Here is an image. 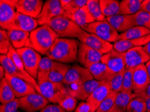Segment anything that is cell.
<instances>
[{"label":"cell","instance_id":"cell-1","mask_svg":"<svg viewBox=\"0 0 150 112\" xmlns=\"http://www.w3.org/2000/svg\"><path fill=\"white\" fill-rule=\"evenodd\" d=\"M79 42L74 38H58L47 52V56L51 60L64 64L78 61Z\"/></svg>","mask_w":150,"mask_h":112},{"label":"cell","instance_id":"cell-2","mask_svg":"<svg viewBox=\"0 0 150 112\" xmlns=\"http://www.w3.org/2000/svg\"><path fill=\"white\" fill-rule=\"evenodd\" d=\"M58 38L57 34L51 27L43 25L31 32L25 47L31 48L40 54L47 55Z\"/></svg>","mask_w":150,"mask_h":112},{"label":"cell","instance_id":"cell-3","mask_svg":"<svg viewBox=\"0 0 150 112\" xmlns=\"http://www.w3.org/2000/svg\"><path fill=\"white\" fill-rule=\"evenodd\" d=\"M47 25L55 32L59 38L78 39L79 36L83 31L82 28L71 20L63 15L54 18Z\"/></svg>","mask_w":150,"mask_h":112},{"label":"cell","instance_id":"cell-4","mask_svg":"<svg viewBox=\"0 0 150 112\" xmlns=\"http://www.w3.org/2000/svg\"><path fill=\"white\" fill-rule=\"evenodd\" d=\"M84 31L94 34L102 39L109 42H116L119 34L106 20L96 21L88 24L83 28Z\"/></svg>","mask_w":150,"mask_h":112},{"label":"cell","instance_id":"cell-5","mask_svg":"<svg viewBox=\"0 0 150 112\" xmlns=\"http://www.w3.org/2000/svg\"><path fill=\"white\" fill-rule=\"evenodd\" d=\"M17 52L24 64L25 69L33 78L37 79L38 69L42 59L40 54L29 47L17 49Z\"/></svg>","mask_w":150,"mask_h":112},{"label":"cell","instance_id":"cell-6","mask_svg":"<svg viewBox=\"0 0 150 112\" xmlns=\"http://www.w3.org/2000/svg\"><path fill=\"white\" fill-rule=\"evenodd\" d=\"M40 92L43 97L52 104H57L63 95L68 93L67 87L63 83H53L47 81L38 83Z\"/></svg>","mask_w":150,"mask_h":112},{"label":"cell","instance_id":"cell-7","mask_svg":"<svg viewBox=\"0 0 150 112\" xmlns=\"http://www.w3.org/2000/svg\"><path fill=\"white\" fill-rule=\"evenodd\" d=\"M94 79L88 68L79 65L72 66L68 70L63 84L67 86H79Z\"/></svg>","mask_w":150,"mask_h":112},{"label":"cell","instance_id":"cell-8","mask_svg":"<svg viewBox=\"0 0 150 112\" xmlns=\"http://www.w3.org/2000/svg\"><path fill=\"white\" fill-rule=\"evenodd\" d=\"M101 62L115 75L123 72L126 69L125 52H118L114 49L102 56Z\"/></svg>","mask_w":150,"mask_h":112},{"label":"cell","instance_id":"cell-9","mask_svg":"<svg viewBox=\"0 0 150 112\" xmlns=\"http://www.w3.org/2000/svg\"><path fill=\"white\" fill-rule=\"evenodd\" d=\"M78 40H79L80 42L83 43L103 54L108 53L114 49L113 44L110 42L102 39L94 34L89 33L84 30L79 36Z\"/></svg>","mask_w":150,"mask_h":112},{"label":"cell","instance_id":"cell-10","mask_svg":"<svg viewBox=\"0 0 150 112\" xmlns=\"http://www.w3.org/2000/svg\"><path fill=\"white\" fill-rule=\"evenodd\" d=\"M63 15V10L60 1L59 0H47L44 3L41 12L36 20L38 25H47L54 18Z\"/></svg>","mask_w":150,"mask_h":112},{"label":"cell","instance_id":"cell-11","mask_svg":"<svg viewBox=\"0 0 150 112\" xmlns=\"http://www.w3.org/2000/svg\"><path fill=\"white\" fill-rule=\"evenodd\" d=\"M20 108L25 112H36L48 106L49 101L41 94L36 93L18 98Z\"/></svg>","mask_w":150,"mask_h":112},{"label":"cell","instance_id":"cell-12","mask_svg":"<svg viewBox=\"0 0 150 112\" xmlns=\"http://www.w3.org/2000/svg\"><path fill=\"white\" fill-rule=\"evenodd\" d=\"M104 54L79 42L78 61L83 67L88 68L95 63L101 62Z\"/></svg>","mask_w":150,"mask_h":112},{"label":"cell","instance_id":"cell-13","mask_svg":"<svg viewBox=\"0 0 150 112\" xmlns=\"http://www.w3.org/2000/svg\"><path fill=\"white\" fill-rule=\"evenodd\" d=\"M16 0H1L0 1V26L1 30L8 31L12 24L15 15Z\"/></svg>","mask_w":150,"mask_h":112},{"label":"cell","instance_id":"cell-14","mask_svg":"<svg viewBox=\"0 0 150 112\" xmlns=\"http://www.w3.org/2000/svg\"><path fill=\"white\" fill-rule=\"evenodd\" d=\"M44 3L41 0H16V10L18 13L36 19L41 12Z\"/></svg>","mask_w":150,"mask_h":112},{"label":"cell","instance_id":"cell-15","mask_svg":"<svg viewBox=\"0 0 150 112\" xmlns=\"http://www.w3.org/2000/svg\"><path fill=\"white\" fill-rule=\"evenodd\" d=\"M5 78L9 85L12 88L16 98H21L24 96L37 93L30 84L23 79L6 74V73Z\"/></svg>","mask_w":150,"mask_h":112},{"label":"cell","instance_id":"cell-16","mask_svg":"<svg viewBox=\"0 0 150 112\" xmlns=\"http://www.w3.org/2000/svg\"><path fill=\"white\" fill-rule=\"evenodd\" d=\"M126 68H134L145 65L150 60V56L144 51V46L135 47L125 52Z\"/></svg>","mask_w":150,"mask_h":112},{"label":"cell","instance_id":"cell-17","mask_svg":"<svg viewBox=\"0 0 150 112\" xmlns=\"http://www.w3.org/2000/svg\"><path fill=\"white\" fill-rule=\"evenodd\" d=\"M103 82L92 79L80 85L74 87V88H67V91L70 95L74 96L77 99L84 101L87 100L93 91Z\"/></svg>","mask_w":150,"mask_h":112},{"label":"cell","instance_id":"cell-18","mask_svg":"<svg viewBox=\"0 0 150 112\" xmlns=\"http://www.w3.org/2000/svg\"><path fill=\"white\" fill-rule=\"evenodd\" d=\"M38 23L35 18L24 15L16 11V14L8 30H18L28 32L30 33L32 31L38 28Z\"/></svg>","mask_w":150,"mask_h":112},{"label":"cell","instance_id":"cell-19","mask_svg":"<svg viewBox=\"0 0 150 112\" xmlns=\"http://www.w3.org/2000/svg\"><path fill=\"white\" fill-rule=\"evenodd\" d=\"M110 91L108 82L104 81L96 89L93 91L92 94L86 100V101L92 107L93 111H96L98 110L101 103L107 97Z\"/></svg>","mask_w":150,"mask_h":112},{"label":"cell","instance_id":"cell-20","mask_svg":"<svg viewBox=\"0 0 150 112\" xmlns=\"http://www.w3.org/2000/svg\"><path fill=\"white\" fill-rule=\"evenodd\" d=\"M106 20L118 32L123 33L133 27L135 26L133 15H116L106 18Z\"/></svg>","mask_w":150,"mask_h":112},{"label":"cell","instance_id":"cell-21","mask_svg":"<svg viewBox=\"0 0 150 112\" xmlns=\"http://www.w3.org/2000/svg\"><path fill=\"white\" fill-rule=\"evenodd\" d=\"M133 93L145 87L150 83L148 73L145 65H141L133 69Z\"/></svg>","mask_w":150,"mask_h":112},{"label":"cell","instance_id":"cell-22","mask_svg":"<svg viewBox=\"0 0 150 112\" xmlns=\"http://www.w3.org/2000/svg\"><path fill=\"white\" fill-rule=\"evenodd\" d=\"M150 42V34L144 37L136 38V39L119 40L114 43L113 48L115 51L120 52H126L131 49L139 46H144Z\"/></svg>","mask_w":150,"mask_h":112},{"label":"cell","instance_id":"cell-23","mask_svg":"<svg viewBox=\"0 0 150 112\" xmlns=\"http://www.w3.org/2000/svg\"><path fill=\"white\" fill-rule=\"evenodd\" d=\"M88 69L93 78L96 81H107L115 75L102 62L94 64L90 66Z\"/></svg>","mask_w":150,"mask_h":112},{"label":"cell","instance_id":"cell-24","mask_svg":"<svg viewBox=\"0 0 150 112\" xmlns=\"http://www.w3.org/2000/svg\"><path fill=\"white\" fill-rule=\"evenodd\" d=\"M63 15L71 20L74 13L87 5L88 0H61Z\"/></svg>","mask_w":150,"mask_h":112},{"label":"cell","instance_id":"cell-25","mask_svg":"<svg viewBox=\"0 0 150 112\" xmlns=\"http://www.w3.org/2000/svg\"><path fill=\"white\" fill-rule=\"evenodd\" d=\"M70 67H71L68 64L54 61L53 68L50 73L49 81L53 83H63L65 77Z\"/></svg>","mask_w":150,"mask_h":112},{"label":"cell","instance_id":"cell-26","mask_svg":"<svg viewBox=\"0 0 150 112\" xmlns=\"http://www.w3.org/2000/svg\"><path fill=\"white\" fill-rule=\"evenodd\" d=\"M7 32L11 44L14 49L17 50L26 46V44L30 36V32L18 30H10Z\"/></svg>","mask_w":150,"mask_h":112},{"label":"cell","instance_id":"cell-27","mask_svg":"<svg viewBox=\"0 0 150 112\" xmlns=\"http://www.w3.org/2000/svg\"><path fill=\"white\" fill-rule=\"evenodd\" d=\"M71 20L82 29L91 23L96 22L88 10L87 6L79 9L77 12L74 13Z\"/></svg>","mask_w":150,"mask_h":112},{"label":"cell","instance_id":"cell-28","mask_svg":"<svg viewBox=\"0 0 150 112\" xmlns=\"http://www.w3.org/2000/svg\"><path fill=\"white\" fill-rule=\"evenodd\" d=\"M54 63V61L50 59L47 56L42 58L38 69V75L37 79H36L38 84L42 83V82L49 81L50 73L53 68Z\"/></svg>","mask_w":150,"mask_h":112},{"label":"cell","instance_id":"cell-29","mask_svg":"<svg viewBox=\"0 0 150 112\" xmlns=\"http://www.w3.org/2000/svg\"><path fill=\"white\" fill-rule=\"evenodd\" d=\"M142 0H122L120 1L119 14L132 15L141 10Z\"/></svg>","mask_w":150,"mask_h":112},{"label":"cell","instance_id":"cell-30","mask_svg":"<svg viewBox=\"0 0 150 112\" xmlns=\"http://www.w3.org/2000/svg\"><path fill=\"white\" fill-rule=\"evenodd\" d=\"M135 97V93H129L120 92L117 97L114 105L108 112H126L129 101L131 99Z\"/></svg>","mask_w":150,"mask_h":112},{"label":"cell","instance_id":"cell-31","mask_svg":"<svg viewBox=\"0 0 150 112\" xmlns=\"http://www.w3.org/2000/svg\"><path fill=\"white\" fill-rule=\"evenodd\" d=\"M150 34V30L142 26H134L123 33H120L117 41L136 39Z\"/></svg>","mask_w":150,"mask_h":112},{"label":"cell","instance_id":"cell-32","mask_svg":"<svg viewBox=\"0 0 150 112\" xmlns=\"http://www.w3.org/2000/svg\"><path fill=\"white\" fill-rule=\"evenodd\" d=\"M101 10L106 18L119 14L120 1L117 0H100Z\"/></svg>","mask_w":150,"mask_h":112},{"label":"cell","instance_id":"cell-33","mask_svg":"<svg viewBox=\"0 0 150 112\" xmlns=\"http://www.w3.org/2000/svg\"><path fill=\"white\" fill-rule=\"evenodd\" d=\"M16 99L12 88L9 85L5 77L0 81V101L1 104L12 101Z\"/></svg>","mask_w":150,"mask_h":112},{"label":"cell","instance_id":"cell-34","mask_svg":"<svg viewBox=\"0 0 150 112\" xmlns=\"http://www.w3.org/2000/svg\"><path fill=\"white\" fill-rule=\"evenodd\" d=\"M57 104L66 112H73L78 106V99L68 93L59 100Z\"/></svg>","mask_w":150,"mask_h":112},{"label":"cell","instance_id":"cell-35","mask_svg":"<svg viewBox=\"0 0 150 112\" xmlns=\"http://www.w3.org/2000/svg\"><path fill=\"white\" fill-rule=\"evenodd\" d=\"M86 6L91 15L96 21H102V20H106V17L104 16L102 11L100 1L98 0H88Z\"/></svg>","mask_w":150,"mask_h":112},{"label":"cell","instance_id":"cell-36","mask_svg":"<svg viewBox=\"0 0 150 112\" xmlns=\"http://www.w3.org/2000/svg\"><path fill=\"white\" fill-rule=\"evenodd\" d=\"M126 112H147L146 101L135 95L129 101Z\"/></svg>","mask_w":150,"mask_h":112},{"label":"cell","instance_id":"cell-37","mask_svg":"<svg viewBox=\"0 0 150 112\" xmlns=\"http://www.w3.org/2000/svg\"><path fill=\"white\" fill-rule=\"evenodd\" d=\"M133 68H126L125 70L123 81H122V92L129 93V94L133 93Z\"/></svg>","mask_w":150,"mask_h":112},{"label":"cell","instance_id":"cell-38","mask_svg":"<svg viewBox=\"0 0 150 112\" xmlns=\"http://www.w3.org/2000/svg\"><path fill=\"white\" fill-rule=\"evenodd\" d=\"M135 26H142L150 30V13L139 11L133 15Z\"/></svg>","mask_w":150,"mask_h":112},{"label":"cell","instance_id":"cell-39","mask_svg":"<svg viewBox=\"0 0 150 112\" xmlns=\"http://www.w3.org/2000/svg\"><path fill=\"white\" fill-rule=\"evenodd\" d=\"M119 93L115 92L113 91H110L109 94L107 95L105 99L103 100V101L101 103L100 106H99L98 111L100 112H108L110 109L112 108V107L114 105L115 102L117 99V97Z\"/></svg>","mask_w":150,"mask_h":112},{"label":"cell","instance_id":"cell-40","mask_svg":"<svg viewBox=\"0 0 150 112\" xmlns=\"http://www.w3.org/2000/svg\"><path fill=\"white\" fill-rule=\"evenodd\" d=\"M124 72L125 71L115 75L110 80L107 81L111 91H113L118 93L121 92Z\"/></svg>","mask_w":150,"mask_h":112},{"label":"cell","instance_id":"cell-41","mask_svg":"<svg viewBox=\"0 0 150 112\" xmlns=\"http://www.w3.org/2000/svg\"><path fill=\"white\" fill-rule=\"evenodd\" d=\"M12 44L9 38L8 32L4 30H0V53L7 54L8 53Z\"/></svg>","mask_w":150,"mask_h":112},{"label":"cell","instance_id":"cell-42","mask_svg":"<svg viewBox=\"0 0 150 112\" xmlns=\"http://www.w3.org/2000/svg\"><path fill=\"white\" fill-rule=\"evenodd\" d=\"M18 108H20L19 99L16 98L12 101L5 104H1L0 112H18Z\"/></svg>","mask_w":150,"mask_h":112},{"label":"cell","instance_id":"cell-43","mask_svg":"<svg viewBox=\"0 0 150 112\" xmlns=\"http://www.w3.org/2000/svg\"><path fill=\"white\" fill-rule=\"evenodd\" d=\"M74 112H94L92 107L86 101H81L76 107Z\"/></svg>","mask_w":150,"mask_h":112},{"label":"cell","instance_id":"cell-44","mask_svg":"<svg viewBox=\"0 0 150 112\" xmlns=\"http://www.w3.org/2000/svg\"><path fill=\"white\" fill-rule=\"evenodd\" d=\"M39 112H66L58 104L48 105Z\"/></svg>","mask_w":150,"mask_h":112},{"label":"cell","instance_id":"cell-45","mask_svg":"<svg viewBox=\"0 0 150 112\" xmlns=\"http://www.w3.org/2000/svg\"><path fill=\"white\" fill-rule=\"evenodd\" d=\"M134 93H135L136 96L142 97L144 99H147L148 98H150V83L147 85L144 89H142Z\"/></svg>","mask_w":150,"mask_h":112},{"label":"cell","instance_id":"cell-46","mask_svg":"<svg viewBox=\"0 0 150 112\" xmlns=\"http://www.w3.org/2000/svg\"><path fill=\"white\" fill-rule=\"evenodd\" d=\"M141 11H144L150 13V0L143 1L142 6H141Z\"/></svg>","mask_w":150,"mask_h":112},{"label":"cell","instance_id":"cell-47","mask_svg":"<svg viewBox=\"0 0 150 112\" xmlns=\"http://www.w3.org/2000/svg\"><path fill=\"white\" fill-rule=\"evenodd\" d=\"M5 75H6L5 69H4V67L1 65V67H0V79H4V77H5Z\"/></svg>","mask_w":150,"mask_h":112},{"label":"cell","instance_id":"cell-48","mask_svg":"<svg viewBox=\"0 0 150 112\" xmlns=\"http://www.w3.org/2000/svg\"><path fill=\"white\" fill-rule=\"evenodd\" d=\"M144 51L146 52V53L150 56V42L147 43L146 45L144 46Z\"/></svg>","mask_w":150,"mask_h":112},{"label":"cell","instance_id":"cell-49","mask_svg":"<svg viewBox=\"0 0 150 112\" xmlns=\"http://www.w3.org/2000/svg\"><path fill=\"white\" fill-rule=\"evenodd\" d=\"M145 66H146L147 73H148L149 78V81H150V60H149L148 62H147V63L146 64H145Z\"/></svg>","mask_w":150,"mask_h":112},{"label":"cell","instance_id":"cell-50","mask_svg":"<svg viewBox=\"0 0 150 112\" xmlns=\"http://www.w3.org/2000/svg\"><path fill=\"white\" fill-rule=\"evenodd\" d=\"M147 106V112H150V98L145 99Z\"/></svg>","mask_w":150,"mask_h":112},{"label":"cell","instance_id":"cell-51","mask_svg":"<svg viewBox=\"0 0 150 112\" xmlns=\"http://www.w3.org/2000/svg\"><path fill=\"white\" fill-rule=\"evenodd\" d=\"M94 112H100V111H98V110H97V111H94Z\"/></svg>","mask_w":150,"mask_h":112},{"label":"cell","instance_id":"cell-52","mask_svg":"<svg viewBox=\"0 0 150 112\" xmlns=\"http://www.w3.org/2000/svg\"><path fill=\"white\" fill-rule=\"evenodd\" d=\"M18 112H23V111H18Z\"/></svg>","mask_w":150,"mask_h":112}]
</instances>
